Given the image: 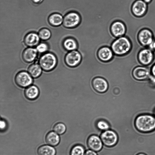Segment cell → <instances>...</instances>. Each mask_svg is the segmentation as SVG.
I'll return each instance as SVG.
<instances>
[{
	"mask_svg": "<svg viewBox=\"0 0 155 155\" xmlns=\"http://www.w3.org/2000/svg\"><path fill=\"white\" fill-rule=\"evenodd\" d=\"M38 35L41 39L46 40L50 38L51 33L49 29L46 28H43L39 31Z\"/></svg>",
	"mask_w": 155,
	"mask_h": 155,
	"instance_id": "484cf974",
	"label": "cell"
},
{
	"mask_svg": "<svg viewBox=\"0 0 155 155\" xmlns=\"http://www.w3.org/2000/svg\"><path fill=\"white\" fill-rule=\"evenodd\" d=\"M66 127L65 125L62 123H58L54 126V131L58 134L62 135L66 131Z\"/></svg>",
	"mask_w": 155,
	"mask_h": 155,
	"instance_id": "d4e9b609",
	"label": "cell"
},
{
	"mask_svg": "<svg viewBox=\"0 0 155 155\" xmlns=\"http://www.w3.org/2000/svg\"><path fill=\"white\" fill-rule=\"evenodd\" d=\"M138 41L142 46L148 47L153 42L154 38L153 32L147 28L140 30L137 35Z\"/></svg>",
	"mask_w": 155,
	"mask_h": 155,
	"instance_id": "277c9868",
	"label": "cell"
},
{
	"mask_svg": "<svg viewBox=\"0 0 155 155\" xmlns=\"http://www.w3.org/2000/svg\"><path fill=\"white\" fill-rule=\"evenodd\" d=\"M43 0H31L32 1L35 3L38 4L41 3Z\"/></svg>",
	"mask_w": 155,
	"mask_h": 155,
	"instance_id": "d6a6232c",
	"label": "cell"
},
{
	"mask_svg": "<svg viewBox=\"0 0 155 155\" xmlns=\"http://www.w3.org/2000/svg\"><path fill=\"white\" fill-rule=\"evenodd\" d=\"M136 155H147L144 153H139L137 154Z\"/></svg>",
	"mask_w": 155,
	"mask_h": 155,
	"instance_id": "e575fe53",
	"label": "cell"
},
{
	"mask_svg": "<svg viewBox=\"0 0 155 155\" xmlns=\"http://www.w3.org/2000/svg\"><path fill=\"white\" fill-rule=\"evenodd\" d=\"M45 140L48 145L52 146H55L59 144L60 137L58 134L54 131H50L46 134Z\"/></svg>",
	"mask_w": 155,
	"mask_h": 155,
	"instance_id": "ac0fdd59",
	"label": "cell"
},
{
	"mask_svg": "<svg viewBox=\"0 0 155 155\" xmlns=\"http://www.w3.org/2000/svg\"><path fill=\"white\" fill-rule=\"evenodd\" d=\"M48 49V46L45 43H41L39 44L37 47V51L40 53H43L46 52Z\"/></svg>",
	"mask_w": 155,
	"mask_h": 155,
	"instance_id": "83f0119b",
	"label": "cell"
},
{
	"mask_svg": "<svg viewBox=\"0 0 155 155\" xmlns=\"http://www.w3.org/2000/svg\"><path fill=\"white\" fill-rule=\"evenodd\" d=\"M85 150L84 148L80 145L74 146L71 149L70 155H85Z\"/></svg>",
	"mask_w": 155,
	"mask_h": 155,
	"instance_id": "cb8c5ba5",
	"label": "cell"
},
{
	"mask_svg": "<svg viewBox=\"0 0 155 155\" xmlns=\"http://www.w3.org/2000/svg\"><path fill=\"white\" fill-rule=\"evenodd\" d=\"M7 124L4 120H1L0 121V129L2 130H4L6 128Z\"/></svg>",
	"mask_w": 155,
	"mask_h": 155,
	"instance_id": "f1b7e54d",
	"label": "cell"
},
{
	"mask_svg": "<svg viewBox=\"0 0 155 155\" xmlns=\"http://www.w3.org/2000/svg\"><path fill=\"white\" fill-rule=\"evenodd\" d=\"M62 45L64 48L68 51L77 50L78 48L77 41L71 37L65 38L63 41Z\"/></svg>",
	"mask_w": 155,
	"mask_h": 155,
	"instance_id": "d6986e66",
	"label": "cell"
},
{
	"mask_svg": "<svg viewBox=\"0 0 155 155\" xmlns=\"http://www.w3.org/2000/svg\"><path fill=\"white\" fill-rule=\"evenodd\" d=\"M85 155H98L97 152L91 150H87L85 151Z\"/></svg>",
	"mask_w": 155,
	"mask_h": 155,
	"instance_id": "f546056e",
	"label": "cell"
},
{
	"mask_svg": "<svg viewBox=\"0 0 155 155\" xmlns=\"http://www.w3.org/2000/svg\"><path fill=\"white\" fill-rule=\"evenodd\" d=\"M151 71L147 68L143 66L135 67L132 72V75L134 78L140 81L149 79L151 75Z\"/></svg>",
	"mask_w": 155,
	"mask_h": 155,
	"instance_id": "30bf717a",
	"label": "cell"
},
{
	"mask_svg": "<svg viewBox=\"0 0 155 155\" xmlns=\"http://www.w3.org/2000/svg\"><path fill=\"white\" fill-rule=\"evenodd\" d=\"M137 58L139 62L142 65L147 66L153 61L154 54L153 51L148 48L140 49L138 53Z\"/></svg>",
	"mask_w": 155,
	"mask_h": 155,
	"instance_id": "8992f818",
	"label": "cell"
},
{
	"mask_svg": "<svg viewBox=\"0 0 155 155\" xmlns=\"http://www.w3.org/2000/svg\"><path fill=\"white\" fill-rule=\"evenodd\" d=\"M82 56L77 50L69 51L65 55L64 60L66 64L71 68L76 67L80 63Z\"/></svg>",
	"mask_w": 155,
	"mask_h": 155,
	"instance_id": "ba28073f",
	"label": "cell"
},
{
	"mask_svg": "<svg viewBox=\"0 0 155 155\" xmlns=\"http://www.w3.org/2000/svg\"><path fill=\"white\" fill-rule=\"evenodd\" d=\"M38 155H55V149L49 145H44L39 147L37 150Z\"/></svg>",
	"mask_w": 155,
	"mask_h": 155,
	"instance_id": "ffe728a7",
	"label": "cell"
},
{
	"mask_svg": "<svg viewBox=\"0 0 155 155\" xmlns=\"http://www.w3.org/2000/svg\"><path fill=\"white\" fill-rule=\"evenodd\" d=\"M132 48V44L130 39L124 36L115 40L111 44V48L115 54L122 56L130 52Z\"/></svg>",
	"mask_w": 155,
	"mask_h": 155,
	"instance_id": "7a4b0ae2",
	"label": "cell"
},
{
	"mask_svg": "<svg viewBox=\"0 0 155 155\" xmlns=\"http://www.w3.org/2000/svg\"><path fill=\"white\" fill-rule=\"evenodd\" d=\"M40 37L35 32H30L28 34L24 39L25 45L30 47L35 46L39 43Z\"/></svg>",
	"mask_w": 155,
	"mask_h": 155,
	"instance_id": "2e32d148",
	"label": "cell"
},
{
	"mask_svg": "<svg viewBox=\"0 0 155 155\" xmlns=\"http://www.w3.org/2000/svg\"><path fill=\"white\" fill-rule=\"evenodd\" d=\"M63 18L61 15L58 13L51 14L49 17L48 21L49 23L52 26H58L63 23Z\"/></svg>",
	"mask_w": 155,
	"mask_h": 155,
	"instance_id": "7402d4cb",
	"label": "cell"
},
{
	"mask_svg": "<svg viewBox=\"0 0 155 155\" xmlns=\"http://www.w3.org/2000/svg\"><path fill=\"white\" fill-rule=\"evenodd\" d=\"M96 126L99 130L104 131L109 130L110 128L109 123L103 119L98 120L96 123Z\"/></svg>",
	"mask_w": 155,
	"mask_h": 155,
	"instance_id": "4316f807",
	"label": "cell"
},
{
	"mask_svg": "<svg viewBox=\"0 0 155 155\" xmlns=\"http://www.w3.org/2000/svg\"><path fill=\"white\" fill-rule=\"evenodd\" d=\"M38 51L36 49L31 47L25 49L22 53V58L24 61L27 62H31L36 58Z\"/></svg>",
	"mask_w": 155,
	"mask_h": 155,
	"instance_id": "e0dca14e",
	"label": "cell"
},
{
	"mask_svg": "<svg viewBox=\"0 0 155 155\" xmlns=\"http://www.w3.org/2000/svg\"><path fill=\"white\" fill-rule=\"evenodd\" d=\"M41 67L37 64H34L31 65L28 68V72L32 77L37 78L41 73L42 69Z\"/></svg>",
	"mask_w": 155,
	"mask_h": 155,
	"instance_id": "603a6c76",
	"label": "cell"
},
{
	"mask_svg": "<svg viewBox=\"0 0 155 155\" xmlns=\"http://www.w3.org/2000/svg\"><path fill=\"white\" fill-rule=\"evenodd\" d=\"M150 71L151 75L155 78V64L152 66Z\"/></svg>",
	"mask_w": 155,
	"mask_h": 155,
	"instance_id": "4dcf8cb0",
	"label": "cell"
},
{
	"mask_svg": "<svg viewBox=\"0 0 155 155\" xmlns=\"http://www.w3.org/2000/svg\"><path fill=\"white\" fill-rule=\"evenodd\" d=\"M147 7V4L143 0H137L132 5L131 12L135 16L142 17L146 14Z\"/></svg>",
	"mask_w": 155,
	"mask_h": 155,
	"instance_id": "9c48e42d",
	"label": "cell"
},
{
	"mask_svg": "<svg viewBox=\"0 0 155 155\" xmlns=\"http://www.w3.org/2000/svg\"><path fill=\"white\" fill-rule=\"evenodd\" d=\"M81 21L79 14L75 12H70L65 15L63 18V25L67 28H74L79 25Z\"/></svg>",
	"mask_w": 155,
	"mask_h": 155,
	"instance_id": "5b68a950",
	"label": "cell"
},
{
	"mask_svg": "<svg viewBox=\"0 0 155 155\" xmlns=\"http://www.w3.org/2000/svg\"><path fill=\"white\" fill-rule=\"evenodd\" d=\"M39 63L41 68L45 71H48L52 70L57 64V59L55 55L50 53H47L42 55Z\"/></svg>",
	"mask_w": 155,
	"mask_h": 155,
	"instance_id": "3957f363",
	"label": "cell"
},
{
	"mask_svg": "<svg viewBox=\"0 0 155 155\" xmlns=\"http://www.w3.org/2000/svg\"><path fill=\"white\" fill-rule=\"evenodd\" d=\"M147 4H148L150 3L152 1V0H143Z\"/></svg>",
	"mask_w": 155,
	"mask_h": 155,
	"instance_id": "836d02e7",
	"label": "cell"
},
{
	"mask_svg": "<svg viewBox=\"0 0 155 155\" xmlns=\"http://www.w3.org/2000/svg\"><path fill=\"white\" fill-rule=\"evenodd\" d=\"M148 48L155 51V39L152 43Z\"/></svg>",
	"mask_w": 155,
	"mask_h": 155,
	"instance_id": "1f68e13d",
	"label": "cell"
},
{
	"mask_svg": "<svg viewBox=\"0 0 155 155\" xmlns=\"http://www.w3.org/2000/svg\"><path fill=\"white\" fill-rule=\"evenodd\" d=\"M100 137L103 144L108 147L115 146L118 140L117 134L114 131L110 130L104 131L101 134Z\"/></svg>",
	"mask_w": 155,
	"mask_h": 155,
	"instance_id": "52a82bcc",
	"label": "cell"
},
{
	"mask_svg": "<svg viewBox=\"0 0 155 155\" xmlns=\"http://www.w3.org/2000/svg\"><path fill=\"white\" fill-rule=\"evenodd\" d=\"M87 143L90 150L96 152L100 151L103 146L100 137L95 135H91L88 138Z\"/></svg>",
	"mask_w": 155,
	"mask_h": 155,
	"instance_id": "5bb4252c",
	"label": "cell"
},
{
	"mask_svg": "<svg viewBox=\"0 0 155 155\" xmlns=\"http://www.w3.org/2000/svg\"><path fill=\"white\" fill-rule=\"evenodd\" d=\"M25 94L26 97L31 100L36 99L39 94V90L37 87L35 85L30 86L26 88Z\"/></svg>",
	"mask_w": 155,
	"mask_h": 155,
	"instance_id": "44dd1931",
	"label": "cell"
},
{
	"mask_svg": "<svg viewBox=\"0 0 155 155\" xmlns=\"http://www.w3.org/2000/svg\"><path fill=\"white\" fill-rule=\"evenodd\" d=\"M134 125L137 130L140 132H151L155 130V117L147 114L139 115L134 119Z\"/></svg>",
	"mask_w": 155,
	"mask_h": 155,
	"instance_id": "6da1fadb",
	"label": "cell"
},
{
	"mask_svg": "<svg viewBox=\"0 0 155 155\" xmlns=\"http://www.w3.org/2000/svg\"><path fill=\"white\" fill-rule=\"evenodd\" d=\"M92 84L94 89L97 92L103 93L106 92L108 84L106 79L101 77H96L92 81Z\"/></svg>",
	"mask_w": 155,
	"mask_h": 155,
	"instance_id": "4fadbf2b",
	"label": "cell"
},
{
	"mask_svg": "<svg viewBox=\"0 0 155 155\" xmlns=\"http://www.w3.org/2000/svg\"><path fill=\"white\" fill-rule=\"evenodd\" d=\"M110 31L114 36L118 38L124 36L126 31V28L123 22L117 21L112 24Z\"/></svg>",
	"mask_w": 155,
	"mask_h": 155,
	"instance_id": "7c38bea8",
	"label": "cell"
},
{
	"mask_svg": "<svg viewBox=\"0 0 155 155\" xmlns=\"http://www.w3.org/2000/svg\"><path fill=\"white\" fill-rule=\"evenodd\" d=\"M114 55V54L111 48L107 46L101 48L97 52L98 58L101 61L104 62L111 60Z\"/></svg>",
	"mask_w": 155,
	"mask_h": 155,
	"instance_id": "9a60e30c",
	"label": "cell"
},
{
	"mask_svg": "<svg viewBox=\"0 0 155 155\" xmlns=\"http://www.w3.org/2000/svg\"><path fill=\"white\" fill-rule=\"evenodd\" d=\"M133 126H132L130 128V129H129V130H130V128H131V127H132ZM128 143H129V142H128ZM130 149H131V148H130Z\"/></svg>",
	"mask_w": 155,
	"mask_h": 155,
	"instance_id": "8d00e7d4",
	"label": "cell"
},
{
	"mask_svg": "<svg viewBox=\"0 0 155 155\" xmlns=\"http://www.w3.org/2000/svg\"><path fill=\"white\" fill-rule=\"evenodd\" d=\"M29 74L25 71L19 72L16 75L15 81L19 86L25 87L31 85L33 82V79Z\"/></svg>",
	"mask_w": 155,
	"mask_h": 155,
	"instance_id": "8fae6325",
	"label": "cell"
},
{
	"mask_svg": "<svg viewBox=\"0 0 155 155\" xmlns=\"http://www.w3.org/2000/svg\"><path fill=\"white\" fill-rule=\"evenodd\" d=\"M154 116L155 117V110H154Z\"/></svg>",
	"mask_w": 155,
	"mask_h": 155,
	"instance_id": "d590c367",
	"label": "cell"
}]
</instances>
